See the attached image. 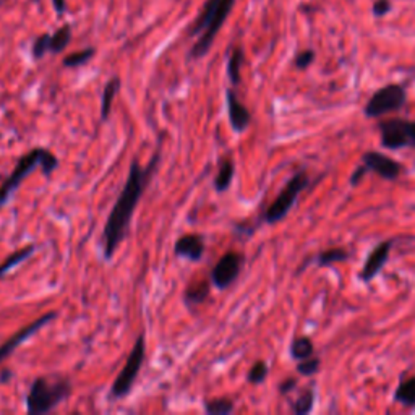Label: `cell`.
I'll return each instance as SVG.
<instances>
[{"label": "cell", "mask_w": 415, "mask_h": 415, "mask_svg": "<svg viewBox=\"0 0 415 415\" xmlns=\"http://www.w3.org/2000/svg\"><path fill=\"white\" fill-rule=\"evenodd\" d=\"M159 161L161 146L156 149L151 161L144 167H141L140 161L136 158L131 161L127 182H125L122 191H120L117 201L114 203L111 213L107 216L104 232H102V242H104L102 250H104L106 260H111L120 244L127 239L136 204L140 203L146 186L151 184V179L156 171H158Z\"/></svg>", "instance_id": "6da1fadb"}, {"label": "cell", "mask_w": 415, "mask_h": 415, "mask_svg": "<svg viewBox=\"0 0 415 415\" xmlns=\"http://www.w3.org/2000/svg\"><path fill=\"white\" fill-rule=\"evenodd\" d=\"M57 166L59 159L54 156V153L49 151V149L46 148L29 149L28 153H25L20 159H18L16 166L14 167L10 176L5 177L2 182H0V208L10 200L18 186L21 185L23 180H25L29 174H33L38 167L43 169L44 176L49 177L51 174L57 169Z\"/></svg>", "instance_id": "7a4b0ae2"}, {"label": "cell", "mask_w": 415, "mask_h": 415, "mask_svg": "<svg viewBox=\"0 0 415 415\" xmlns=\"http://www.w3.org/2000/svg\"><path fill=\"white\" fill-rule=\"evenodd\" d=\"M71 394V383L67 378L38 376L33 381L26 396V411L29 415H41L52 412L59 404L69 399Z\"/></svg>", "instance_id": "3957f363"}, {"label": "cell", "mask_w": 415, "mask_h": 415, "mask_svg": "<svg viewBox=\"0 0 415 415\" xmlns=\"http://www.w3.org/2000/svg\"><path fill=\"white\" fill-rule=\"evenodd\" d=\"M144 336L140 334L135 341L134 349H131L130 356L125 362L122 371L119 373V376L116 378V381L112 383L111 386V396L109 398L112 401L122 399L125 396H129V393L134 388V383L136 381L138 375H140V370L144 362Z\"/></svg>", "instance_id": "277c9868"}, {"label": "cell", "mask_w": 415, "mask_h": 415, "mask_svg": "<svg viewBox=\"0 0 415 415\" xmlns=\"http://www.w3.org/2000/svg\"><path fill=\"white\" fill-rule=\"evenodd\" d=\"M310 177L306 172H297L289 182L286 184L284 189L281 190V194L276 196V200L269 204V208L264 213V221L269 224L279 222L282 218H286L291 211V208L296 204L299 195L309 186Z\"/></svg>", "instance_id": "5b68a950"}, {"label": "cell", "mask_w": 415, "mask_h": 415, "mask_svg": "<svg viewBox=\"0 0 415 415\" xmlns=\"http://www.w3.org/2000/svg\"><path fill=\"white\" fill-rule=\"evenodd\" d=\"M407 101L406 89L401 85H386L378 89L365 106V116L370 119L383 117L389 112H396L404 107Z\"/></svg>", "instance_id": "8992f818"}, {"label": "cell", "mask_w": 415, "mask_h": 415, "mask_svg": "<svg viewBox=\"0 0 415 415\" xmlns=\"http://www.w3.org/2000/svg\"><path fill=\"white\" fill-rule=\"evenodd\" d=\"M381 144L388 149L415 148V120L389 119L378 125Z\"/></svg>", "instance_id": "52a82bcc"}, {"label": "cell", "mask_w": 415, "mask_h": 415, "mask_svg": "<svg viewBox=\"0 0 415 415\" xmlns=\"http://www.w3.org/2000/svg\"><path fill=\"white\" fill-rule=\"evenodd\" d=\"M234 5H236V0H221V5H219L218 11H216L211 25L206 28V31L198 36L196 43L190 49V52H189L190 60L203 59L209 52V49H211V46L216 39V36H218V33L221 31V28L224 26L227 16L231 15Z\"/></svg>", "instance_id": "ba28073f"}, {"label": "cell", "mask_w": 415, "mask_h": 415, "mask_svg": "<svg viewBox=\"0 0 415 415\" xmlns=\"http://www.w3.org/2000/svg\"><path fill=\"white\" fill-rule=\"evenodd\" d=\"M244 266V255L239 251H227L221 256L211 271V282L218 289H227L239 278Z\"/></svg>", "instance_id": "9c48e42d"}, {"label": "cell", "mask_w": 415, "mask_h": 415, "mask_svg": "<svg viewBox=\"0 0 415 415\" xmlns=\"http://www.w3.org/2000/svg\"><path fill=\"white\" fill-rule=\"evenodd\" d=\"M57 315H59L57 311H49V314L39 316L38 320L29 323L28 326L21 328L20 331H16V333L11 336V338H9L2 346H0V364H2L7 357H10L11 354H14V351H16L18 346L23 344V342L28 341L29 338H33V336L38 333L39 329H43L46 324H49L52 320H56Z\"/></svg>", "instance_id": "30bf717a"}, {"label": "cell", "mask_w": 415, "mask_h": 415, "mask_svg": "<svg viewBox=\"0 0 415 415\" xmlns=\"http://www.w3.org/2000/svg\"><path fill=\"white\" fill-rule=\"evenodd\" d=\"M362 162L369 167V171L376 172L381 179L386 180H396L399 179L402 172V166L398 161L388 158L381 153L369 151L362 156Z\"/></svg>", "instance_id": "8fae6325"}, {"label": "cell", "mask_w": 415, "mask_h": 415, "mask_svg": "<svg viewBox=\"0 0 415 415\" xmlns=\"http://www.w3.org/2000/svg\"><path fill=\"white\" fill-rule=\"evenodd\" d=\"M391 249H393V240H386V242H381L380 245H376L371 254L369 255V258H366L359 278L365 282H370L371 279H375L376 276L380 274L384 264L388 263Z\"/></svg>", "instance_id": "7c38bea8"}, {"label": "cell", "mask_w": 415, "mask_h": 415, "mask_svg": "<svg viewBox=\"0 0 415 415\" xmlns=\"http://www.w3.org/2000/svg\"><path fill=\"white\" fill-rule=\"evenodd\" d=\"M226 101H227V114H229V122L231 127L237 131V134H242L251 122V114L246 107L239 101L236 91L232 88H229L226 91Z\"/></svg>", "instance_id": "4fadbf2b"}, {"label": "cell", "mask_w": 415, "mask_h": 415, "mask_svg": "<svg viewBox=\"0 0 415 415\" xmlns=\"http://www.w3.org/2000/svg\"><path fill=\"white\" fill-rule=\"evenodd\" d=\"M174 254L190 261H200L204 255V239L200 234H185L174 245Z\"/></svg>", "instance_id": "5bb4252c"}, {"label": "cell", "mask_w": 415, "mask_h": 415, "mask_svg": "<svg viewBox=\"0 0 415 415\" xmlns=\"http://www.w3.org/2000/svg\"><path fill=\"white\" fill-rule=\"evenodd\" d=\"M221 5V0H206L201 7V11L198 14L196 20L191 23V26L189 28V36L195 38V36H200L201 33L206 31V28L211 25L213 18L216 15Z\"/></svg>", "instance_id": "9a60e30c"}, {"label": "cell", "mask_w": 415, "mask_h": 415, "mask_svg": "<svg viewBox=\"0 0 415 415\" xmlns=\"http://www.w3.org/2000/svg\"><path fill=\"white\" fill-rule=\"evenodd\" d=\"M120 86H122V81H120L119 76H114L106 83L104 91H102V98H101V119H102V122H106V120L109 119L111 111H112V104H114V101H116L117 93L120 91Z\"/></svg>", "instance_id": "2e32d148"}, {"label": "cell", "mask_w": 415, "mask_h": 415, "mask_svg": "<svg viewBox=\"0 0 415 415\" xmlns=\"http://www.w3.org/2000/svg\"><path fill=\"white\" fill-rule=\"evenodd\" d=\"M234 174H236V166H234V161L231 158H226L221 162V167L218 171V176L214 177V190L218 194H224V191L229 190V186L232 184Z\"/></svg>", "instance_id": "e0dca14e"}, {"label": "cell", "mask_w": 415, "mask_h": 415, "mask_svg": "<svg viewBox=\"0 0 415 415\" xmlns=\"http://www.w3.org/2000/svg\"><path fill=\"white\" fill-rule=\"evenodd\" d=\"M34 250H36V245L29 244L26 246H23V249L16 250L15 254H11L5 258V260L0 263V279H2L4 276L10 271V269H14L15 266H18V264L25 261L29 255L34 254Z\"/></svg>", "instance_id": "ac0fdd59"}, {"label": "cell", "mask_w": 415, "mask_h": 415, "mask_svg": "<svg viewBox=\"0 0 415 415\" xmlns=\"http://www.w3.org/2000/svg\"><path fill=\"white\" fill-rule=\"evenodd\" d=\"M208 296H209V282L206 281L196 282V284L194 286H189L185 289V294H184L185 302L190 306L204 302V300L208 299Z\"/></svg>", "instance_id": "d6986e66"}, {"label": "cell", "mask_w": 415, "mask_h": 415, "mask_svg": "<svg viewBox=\"0 0 415 415\" xmlns=\"http://www.w3.org/2000/svg\"><path fill=\"white\" fill-rule=\"evenodd\" d=\"M394 401L407 407H415V376L399 383L394 393Z\"/></svg>", "instance_id": "ffe728a7"}, {"label": "cell", "mask_w": 415, "mask_h": 415, "mask_svg": "<svg viewBox=\"0 0 415 415\" xmlns=\"http://www.w3.org/2000/svg\"><path fill=\"white\" fill-rule=\"evenodd\" d=\"M314 352H315V346L310 338H305V336H302V338H296L292 341L291 356L294 360H297V362L309 359V357H314Z\"/></svg>", "instance_id": "44dd1931"}, {"label": "cell", "mask_w": 415, "mask_h": 415, "mask_svg": "<svg viewBox=\"0 0 415 415\" xmlns=\"http://www.w3.org/2000/svg\"><path fill=\"white\" fill-rule=\"evenodd\" d=\"M244 64V51L240 47H236L231 52L229 60H227V76L234 86H237L240 83V70H242Z\"/></svg>", "instance_id": "7402d4cb"}, {"label": "cell", "mask_w": 415, "mask_h": 415, "mask_svg": "<svg viewBox=\"0 0 415 415\" xmlns=\"http://www.w3.org/2000/svg\"><path fill=\"white\" fill-rule=\"evenodd\" d=\"M349 258V251L344 249H329L324 250L321 254H318L316 256L311 258L318 266H331L334 263L346 261Z\"/></svg>", "instance_id": "603a6c76"}, {"label": "cell", "mask_w": 415, "mask_h": 415, "mask_svg": "<svg viewBox=\"0 0 415 415\" xmlns=\"http://www.w3.org/2000/svg\"><path fill=\"white\" fill-rule=\"evenodd\" d=\"M236 404L229 398H216L204 402V412L209 415H229L234 412Z\"/></svg>", "instance_id": "cb8c5ba5"}, {"label": "cell", "mask_w": 415, "mask_h": 415, "mask_svg": "<svg viewBox=\"0 0 415 415\" xmlns=\"http://www.w3.org/2000/svg\"><path fill=\"white\" fill-rule=\"evenodd\" d=\"M71 41V26L64 25L60 26L56 33L51 36V52L59 54L67 49V46Z\"/></svg>", "instance_id": "d4e9b609"}, {"label": "cell", "mask_w": 415, "mask_h": 415, "mask_svg": "<svg viewBox=\"0 0 415 415\" xmlns=\"http://www.w3.org/2000/svg\"><path fill=\"white\" fill-rule=\"evenodd\" d=\"M96 56V49L94 47H88V49H83V51H78L74 54H69L67 57L64 59V67L67 69H76V67H81V65L88 64L89 60Z\"/></svg>", "instance_id": "484cf974"}, {"label": "cell", "mask_w": 415, "mask_h": 415, "mask_svg": "<svg viewBox=\"0 0 415 415\" xmlns=\"http://www.w3.org/2000/svg\"><path fill=\"white\" fill-rule=\"evenodd\" d=\"M315 402V391L311 388H306L302 394L299 396L297 401L292 404V412L296 415H305L311 412Z\"/></svg>", "instance_id": "4316f807"}, {"label": "cell", "mask_w": 415, "mask_h": 415, "mask_svg": "<svg viewBox=\"0 0 415 415\" xmlns=\"http://www.w3.org/2000/svg\"><path fill=\"white\" fill-rule=\"evenodd\" d=\"M51 36L49 33H43L34 39L31 54L36 60H41L47 52H51Z\"/></svg>", "instance_id": "83f0119b"}, {"label": "cell", "mask_w": 415, "mask_h": 415, "mask_svg": "<svg viewBox=\"0 0 415 415\" xmlns=\"http://www.w3.org/2000/svg\"><path fill=\"white\" fill-rule=\"evenodd\" d=\"M268 376V365L260 360V362H256L254 366H251L250 371H249V376H246V380L251 384H260L264 380H266Z\"/></svg>", "instance_id": "f1b7e54d"}, {"label": "cell", "mask_w": 415, "mask_h": 415, "mask_svg": "<svg viewBox=\"0 0 415 415\" xmlns=\"http://www.w3.org/2000/svg\"><path fill=\"white\" fill-rule=\"evenodd\" d=\"M318 370H320V359L316 357L300 360V364L297 365V371L304 376H314Z\"/></svg>", "instance_id": "f546056e"}, {"label": "cell", "mask_w": 415, "mask_h": 415, "mask_svg": "<svg viewBox=\"0 0 415 415\" xmlns=\"http://www.w3.org/2000/svg\"><path fill=\"white\" fill-rule=\"evenodd\" d=\"M314 60H315V52L314 51H310V49L302 51L300 54H297V57H296V67L299 70H305V69L310 67Z\"/></svg>", "instance_id": "4dcf8cb0"}, {"label": "cell", "mask_w": 415, "mask_h": 415, "mask_svg": "<svg viewBox=\"0 0 415 415\" xmlns=\"http://www.w3.org/2000/svg\"><path fill=\"white\" fill-rule=\"evenodd\" d=\"M391 10L389 0H375L373 4V15L375 16H384Z\"/></svg>", "instance_id": "1f68e13d"}, {"label": "cell", "mask_w": 415, "mask_h": 415, "mask_svg": "<svg viewBox=\"0 0 415 415\" xmlns=\"http://www.w3.org/2000/svg\"><path fill=\"white\" fill-rule=\"evenodd\" d=\"M366 172H369V167H366L365 164L364 166H359L357 169L352 172V176H351V185L352 186H357L360 182H362V179H364V176H365Z\"/></svg>", "instance_id": "d6a6232c"}, {"label": "cell", "mask_w": 415, "mask_h": 415, "mask_svg": "<svg viewBox=\"0 0 415 415\" xmlns=\"http://www.w3.org/2000/svg\"><path fill=\"white\" fill-rule=\"evenodd\" d=\"M296 386H297V380H294V378H289V380L282 381L279 384V393L281 394H287V393H291L292 389H296Z\"/></svg>", "instance_id": "836d02e7"}, {"label": "cell", "mask_w": 415, "mask_h": 415, "mask_svg": "<svg viewBox=\"0 0 415 415\" xmlns=\"http://www.w3.org/2000/svg\"><path fill=\"white\" fill-rule=\"evenodd\" d=\"M52 4L59 15H64L65 11H67V2H65V0H52Z\"/></svg>", "instance_id": "e575fe53"}]
</instances>
